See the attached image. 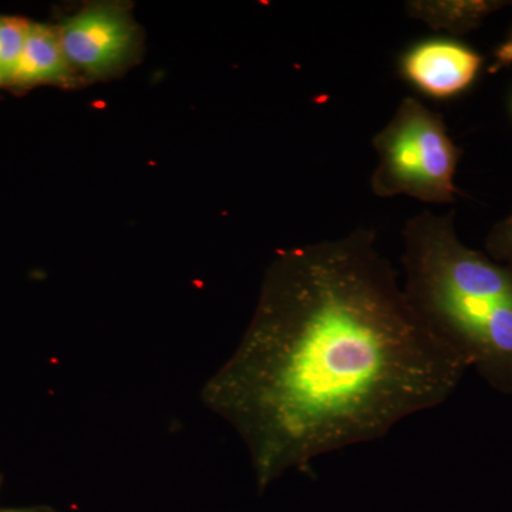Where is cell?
Masks as SVG:
<instances>
[{"label": "cell", "mask_w": 512, "mask_h": 512, "mask_svg": "<svg viewBox=\"0 0 512 512\" xmlns=\"http://www.w3.org/2000/svg\"><path fill=\"white\" fill-rule=\"evenodd\" d=\"M468 367L413 311L376 231L279 252L238 348L202 390L264 491L447 402Z\"/></svg>", "instance_id": "cell-1"}, {"label": "cell", "mask_w": 512, "mask_h": 512, "mask_svg": "<svg viewBox=\"0 0 512 512\" xmlns=\"http://www.w3.org/2000/svg\"><path fill=\"white\" fill-rule=\"evenodd\" d=\"M403 292L423 325L491 389L512 396V266L471 248L456 212L403 228Z\"/></svg>", "instance_id": "cell-2"}, {"label": "cell", "mask_w": 512, "mask_h": 512, "mask_svg": "<svg viewBox=\"0 0 512 512\" xmlns=\"http://www.w3.org/2000/svg\"><path fill=\"white\" fill-rule=\"evenodd\" d=\"M372 146L377 164L370 188L376 197L406 195L433 205L457 201L454 178L463 151L437 111L406 97L373 137Z\"/></svg>", "instance_id": "cell-3"}, {"label": "cell", "mask_w": 512, "mask_h": 512, "mask_svg": "<svg viewBox=\"0 0 512 512\" xmlns=\"http://www.w3.org/2000/svg\"><path fill=\"white\" fill-rule=\"evenodd\" d=\"M64 56L74 73L113 76L133 62L140 32L123 3L87 5L57 28Z\"/></svg>", "instance_id": "cell-4"}, {"label": "cell", "mask_w": 512, "mask_h": 512, "mask_svg": "<svg viewBox=\"0 0 512 512\" xmlns=\"http://www.w3.org/2000/svg\"><path fill=\"white\" fill-rule=\"evenodd\" d=\"M483 57L453 40H429L403 56V76L420 92L447 99L463 92L476 80Z\"/></svg>", "instance_id": "cell-5"}, {"label": "cell", "mask_w": 512, "mask_h": 512, "mask_svg": "<svg viewBox=\"0 0 512 512\" xmlns=\"http://www.w3.org/2000/svg\"><path fill=\"white\" fill-rule=\"evenodd\" d=\"M73 72L60 43L57 29L28 22L25 47L20 59L15 86L37 84H72Z\"/></svg>", "instance_id": "cell-6"}, {"label": "cell", "mask_w": 512, "mask_h": 512, "mask_svg": "<svg viewBox=\"0 0 512 512\" xmlns=\"http://www.w3.org/2000/svg\"><path fill=\"white\" fill-rule=\"evenodd\" d=\"M508 5L511 2L503 0H412L406 3V12L431 29L461 36L480 28L485 19Z\"/></svg>", "instance_id": "cell-7"}, {"label": "cell", "mask_w": 512, "mask_h": 512, "mask_svg": "<svg viewBox=\"0 0 512 512\" xmlns=\"http://www.w3.org/2000/svg\"><path fill=\"white\" fill-rule=\"evenodd\" d=\"M28 22L0 16V86H15Z\"/></svg>", "instance_id": "cell-8"}, {"label": "cell", "mask_w": 512, "mask_h": 512, "mask_svg": "<svg viewBox=\"0 0 512 512\" xmlns=\"http://www.w3.org/2000/svg\"><path fill=\"white\" fill-rule=\"evenodd\" d=\"M485 254L512 266V212L493 225L485 237Z\"/></svg>", "instance_id": "cell-9"}, {"label": "cell", "mask_w": 512, "mask_h": 512, "mask_svg": "<svg viewBox=\"0 0 512 512\" xmlns=\"http://www.w3.org/2000/svg\"><path fill=\"white\" fill-rule=\"evenodd\" d=\"M493 56V64L490 67L491 73H497L512 66V25L508 29L503 42L494 50Z\"/></svg>", "instance_id": "cell-10"}, {"label": "cell", "mask_w": 512, "mask_h": 512, "mask_svg": "<svg viewBox=\"0 0 512 512\" xmlns=\"http://www.w3.org/2000/svg\"><path fill=\"white\" fill-rule=\"evenodd\" d=\"M0 512H57L52 508L35 507V508H0Z\"/></svg>", "instance_id": "cell-11"}]
</instances>
